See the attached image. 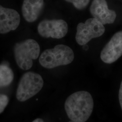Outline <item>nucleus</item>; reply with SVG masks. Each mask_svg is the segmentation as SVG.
Listing matches in <instances>:
<instances>
[{"label":"nucleus","mask_w":122,"mask_h":122,"mask_svg":"<svg viewBox=\"0 0 122 122\" xmlns=\"http://www.w3.org/2000/svg\"><path fill=\"white\" fill-rule=\"evenodd\" d=\"M64 106L66 113L71 120L73 122H86L92 113L94 100L89 92L79 91L68 97Z\"/></svg>","instance_id":"nucleus-1"},{"label":"nucleus","mask_w":122,"mask_h":122,"mask_svg":"<svg viewBox=\"0 0 122 122\" xmlns=\"http://www.w3.org/2000/svg\"><path fill=\"white\" fill-rule=\"evenodd\" d=\"M74 58V52L69 47L64 44H58L53 48L46 49L42 52L39 57V62L44 68L52 69L69 64Z\"/></svg>","instance_id":"nucleus-2"},{"label":"nucleus","mask_w":122,"mask_h":122,"mask_svg":"<svg viewBox=\"0 0 122 122\" xmlns=\"http://www.w3.org/2000/svg\"><path fill=\"white\" fill-rule=\"evenodd\" d=\"M40 51L39 44L34 39H27L16 43L14 48V53L17 65L22 70L30 69L33 60L39 57Z\"/></svg>","instance_id":"nucleus-3"},{"label":"nucleus","mask_w":122,"mask_h":122,"mask_svg":"<svg viewBox=\"0 0 122 122\" xmlns=\"http://www.w3.org/2000/svg\"><path fill=\"white\" fill-rule=\"evenodd\" d=\"M42 77L37 73L29 71L22 76L18 84L16 97L18 100L24 102L39 92L44 86Z\"/></svg>","instance_id":"nucleus-4"},{"label":"nucleus","mask_w":122,"mask_h":122,"mask_svg":"<svg viewBox=\"0 0 122 122\" xmlns=\"http://www.w3.org/2000/svg\"><path fill=\"white\" fill-rule=\"evenodd\" d=\"M104 25L95 18H90L84 23H80L76 28V40L80 45H85L91 40L99 37L105 32Z\"/></svg>","instance_id":"nucleus-5"},{"label":"nucleus","mask_w":122,"mask_h":122,"mask_svg":"<svg viewBox=\"0 0 122 122\" xmlns=\"http://www.w3.org/2000/svg\"><path fill=\"white\" fill-rule=\"evenodd\" d=\"M68 30L67 24L62 20H45L38 26L39 35L45 38L61 39L65 36Z\"/></svg>","instance_id":"nucleus-6"},{"label":"nucleus","mask_w":122,"mask_h":122,"mask_svg":"<svg viewBox=\"0 0 122 122\" xmlns=\"http://www.w3.org/2000/svg\"><path fill=\"white\" fill-rule=\"evenodd\" d=\"M122 55V31L115 33L105 45L100 54L102 61L107 64L113 63Z\"/></svg>","instance_id":"nucleus-7"},{"label":"nucleus","mask_w":122,"mask_h":122,"mask_svg":"<svg viewBox=\"0 0 122 122\" xmlns=\"http://www.w3.org/2000/svg\"><path fill=\"white\" fill-rule=\"evenodd\" d=\"M90 11L94 18L103 25L113 24L117 16L116 13L114 10L108 8L105 0H93Z\"/></svg>","instance_id":"nucleus-8"},{"label":"nucleus","mask_w":122,"mask_h":122,"mask_svg":"<svg viewBox=\"0 0 122 122\" xmlns=\"http://www.w3.org/2000/svg\"><path fill=\"white\" fill-rule=\"evenodd\" d=\"M20 22V15L16 10L0 5V34L15 30Z\"/></svg>","instance_id":"nucleus-9"},{"label":"nucleus","mask_w":122,"mask_h":122,"mask_svg":"<svg viewBox=\"0 0 122 122\" xmlns=\"http://www.w3.org/2000/svg\"><path fill=\"white\" fill-rule=\"evenodd\" d=\"M44 7V0H24L22 12L27 22H35L39 17Z\"/></svg>","instance_id":"nucleus-10"},{"label":"nucleus","mask_w":122,"mask_h":122,"mask_svg":"<svg viewBox=\"0 0 122 122\" xmlns=\"http://www.w3.org/2000/svg\"><path fill=\"white\" fill-rule=\"evenodd\" d=\"M12 69L6 64H0V88L8 86L14 79Z\"/></svg>","instance_id":"nucleus-11"},{"label":"nucleus","mask_w":122,"mask_h":122,"mask_svg":"<svg viewBox=\"0 0 122 122\" xmlns=\"http://www.w3.org/2000/svg\"><path fill=\"white\" fill-rule=\"evenodd\" d=\"M68 2L71 3L75 7L79 10L85 9L89 4L90 0H64Z\"/></svg>","instance_id":"nucleus-12"},{"label":"nucleus","mask_w":122,"mask_h":122,"mask_svg":"<svg viewBox=\"0 0 122 122\" xmlns=\"http://www.w3.org/2000/svg\"><path fill=\"white\" fill-rule=\"evenodd\" d=\"M9 98L4 94H0V113L3 112L9 103Z\"/></svg>","instance_id":"nucleus-13"},{"label":"nucleus","mask_w":122,"mask_h":122,"mask_svg":"<svg viewBox=\"0 0 122 122\" xmlns=\"http://www.w3.org/2000/svg\"><path fill=\"white\" fill-rule=\"evenodd\" d=\"M118 98H119V103L122 110V81L121 83L120 84V89L119 91V94H118Z\"/></svg>","instance_id":"nucleus-14"},{"label":"nucleus","mask_w":122,"mask_h":122,"mask_svg":"<svg viewBox=\"0 0 122 122\" xmlns=\"http://www.w3.org/2000/svg\"><path fill=\"white\" fill-rule=\"evenodd\" d=\"M32 122H44V121L42 119L38 118L35 119V120H34Z\"/></svg>","instance_id":"nucleus-15"}]
</instances>
